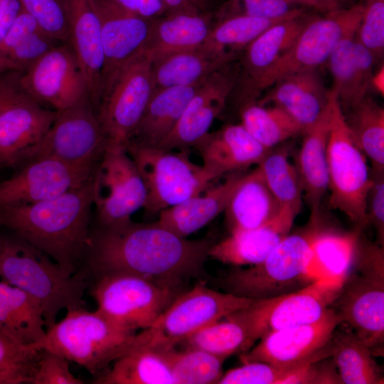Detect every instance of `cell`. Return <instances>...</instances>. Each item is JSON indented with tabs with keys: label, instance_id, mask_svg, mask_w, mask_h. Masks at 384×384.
Returning a JSON list of instances; mask_svg holds the SVG:
<instances>
[{
	"label": "cell",
	"instance_id": "1",
	"mask_svg": "<svg viewBox=\"0 0 384 384\" xmlns=\"http://www.w3.org/2000/svg\"><path fill=\"white\" fill-rule=\"evenodd\" d=\"M213 244L178 237L155 222L131 220L91 232L85 260L95 277L122 272L182 288L186 280L202 275Z\"/></svg>",
	"mask_w": 384,
	"mask_h": 384
},
{
	"label": "cell",
	"instance_id": "2",
	"mask_svg": "<svg viewBox=\"0 0 384 384\" xmlns=\"http://www.w3.org/2000/svg\"><path fill=\"white\" fill-rule=\"evenodd\" d=\"M93 176L55 198L1 208L0 227L46 254L65 274H76L85 260L91 233Z\"/></svg>",
	"mask_w": 384,
	"mask_h": 384
},
{
	"label": "cell",
	"instance_id": "3",
	"mask_svg": "<svg viewBox=\"0 0 384 384\" xmlns=\"http://www.w3.org/2000/svg\"><path fill=\"white\" fill-rule=\"evenodd\" d=\"M374 356L384 353V247L357 239L351 267L331 303Z\"/></svg>",
	"mask_w": 384,
	"mask_h": 384
},
{
	"label": "cell",
	"instance_id": "4",
	"mask_svg": "<svg viewBox=\"0 0 384 384\" xmlns=\"http://www.w3.org/2000/svg\"><path fill=\"white\" fill-rule=\"evenodd\" d=\"M87 274L82 271L68 275L49 256L21 238H4L0 277L38 304L46 330L56 323L60 311L82 306Z\"/></svg>",
	"mask_w": 384,
	"mask_h": 384
},
{
	"label": "cell",
	"instance_id": "5",
	"mask_svg": "<svg viewBox=\"0 0 384 384\" xmlns=\"http://www.w3.org/2000/svg\"><path fill=\"white\" fill-rule=\"evenodd\" d=\"M321 215L287 234L260 262L237 270L222 279L226 292L251 299H265L297 291L308 279L312 245L326 226Z\"/></svg>",
	"mask_w": 384,
	"mask_h": 384
},
{
	"label": "cell",
	"instance_id": "6",
	"mask_svg": "<svg viewBox=\"0 0 384 384\" xmlns=\"http://www.w3.org/2000/svg\"><path fill=\"white\" fill-rule=\"evenodd\" d=\"M82 307L68 310L64 318L31 346L55 353L98 376L111 362L133 348L135 334L98 310L89 311Z\"/></svg>",
	"mask_w": 384,
	"mask_h": 384
},
{
	"label": "cell",
	"instance_id": "7",
	"mask_svg": "<svg viewBox=\"0 0 384 384\" xmlns=\"http://www.w3.org/2000/svg\"><path fill=\"white\" fill-rule=\"evenodd\" d=\"M151 65L143 49L122 65L103 87L95 111L107 147L127 149L152 94Z\"/></svg>",
	"mask_w": 384,
	"mask_h": 384
},
{
	"label": "cell",
	"instance_id": "8",
	"mask_svg": "<svg viewBox=\"0 0 384 384\" xmlns=\"http://www.w3.org/2000/svg\"><path fill=\"white\" fill-rule=\"evenodd\" d=\"M126 150L145 184L146 198L143 208L148 213H159L202 193L215 179L203 165L191 161L188 149L174 151L129 145Z\"/></svg>",
	"mask_w": 384,
	"mask_h": 384
},
{
	"label": "cell",
	"instance_id": "9",
	"mask_svg": "<svg viewBox=\"0 0 384 384\" xmlns=\"http://www.w3.org/2000/svg\"><path fill=\"white\" fill-rule=\"evenodd\" d=\"M91 291L100 312L134 332L149 328L183 292L136 274L116 272L95 277Z\"/></svg>",
	"mask_w": 384,
	"mask_h": 384
},
{
	"label": "cell",
	"instance_id": "10",
	"mask_svg": "<svg viewBox=\"0 0 384 384\" xmlns=\"http://www.w3.org/2000/svg\"><path fill=\"white\" fill-rule=\"evenodd\" d=\"M329 206L346 215L356 228L368 225L366 202L372 185L366 156L353 142L336 98L327 146Z\"/></svg>",
	"mask_w": 384,
	"mask_h": 384
},
{
	"label": "cell",
	"instance_id": "11",
	"mask_svg": "<svg viewBox=\"0 0 384 384\" xmlns=\"http://www.w3.org/2000/svg\"><path fill=\"white\" fill-rule=\"evenodd\" d=\"M255 300L198 284L181 293L149 328L136 334L135 347L176 346L187 336Z\"/></svg>",
	"mask_w": 384,
	"mask_h": 384
},
{
	"label": "cell",
	"instance_id": "12",
	"mask_svg": "<svg viewBox=\"0 0 384 384\" xmlns=\"http://www.w3.org/2000/svg\"><path fill=\"white\" fill-rule=\"evenodd\" d=\"M362 13L359 3L324 16H311L291 48L259 81L255 98L279 79L296 72L317 69L327 62L341 40L356 34Z\"/></svg>",
	"mask_w": 384,
	"mask_h": 384
},
{
	"label": "cell",
	"instance_id": "13",
	"mask_svg": "<svg viewBox=\"0 0 384 384\" xmlns=\"http://www.w3.org/2000/svg\"><path fill=\"white\" fill-rule=\"evenodd\" d=\"M340 284L333 280L318 279L288 294L255 299L238 312L254 345L269 333L321 319L335 298Z\"/></svg>",
	"mask_w": 384,
	"mask_h": 384
},
{
	"label": "cell",
	"instance_id": "14",
	"mask_svg": "<svg viewBox=\"0 0 384 384\" xmlns=\"http://www.w3.org/2000/svg\"><path fill=\"white\" fill-rule=\"evenodd\" d=\"M146 189L135 163L126 149L107 147L93 176V206L98 226L131 220L143 208Z\"/></svg>",
	"mask_w": 384,
	"mask_h": 384
},
{
	"label": "cell",
	"instance_id": "15",
	"mask_svg": "<svg viewBox=\"0 0 384 384\" xmlns=\"http://www.w3.org/2000/svg\"><path fill=\"white\" fill-rule=\"evenodd\" d=\"M106 148L107 142L95 109L90 97H86L57 112L31 160L46 157L71 166L95 167Z\"/></svg>",
	"mask_w": 384,
	"mask_h": 384
},
{
	"label": "cell",
	"instance_id": "16",
	"mask_svg": "<svg viewBox=\"0 0 384 384\" xmlns=\"http://www.w3.org/2000/svg\"><path fill=\"white\" fill-rule=\"evenodd\" d=\"M21 85L31 98L55 112L90 97L85 75L69 43L54 48L23 71Z\"/></svg>",
	"mask_w": 384,
	"mask_h": 384
},
{
	"label": "cell",
	"instance_id": "17",
	"mask_svg": "<svg viewBox=\"0 0 384 384\" xmlns=\"http://www.w3.org/2000/svg\"><path fill=\"white\" fill-rule=\"evenodd\" d=\"M341 321L329 307L319 320L269 333L245 353L240 355L242 363L262 361L293 368L331 357L329 342Z\"/></svg>",
	"mask_w": 384,
	"mask_h": 384
},
{
	"label": "cell",
	"instance_id": "18",
	"mask_svg": "<svg viewBox=\"0 0 384 384\" xmlns=\"http://www.w3.org/2000/svg\"><path fill=\"white\" fill-rule=\"evenodd\" d=\"M239 64L235 61L212 73L197 90L171 132L157 146L166 150L196 146L208 134L237 85Z\"/></svg>",
	"mask_w": 384,
	"mask_h": 384
},
{
	"label": "cell",
	"instance_id": "19",
	"mask_svg": "<svg viewBox=\"0 0 384 384\" xmlns=\"http://www.w3.org/2000/svg\"><path fill=\"white\" fill-rule=\"evenodd\" d=\"M95 168L71 166L46 157L32 159L18 173L0 181V208L55 198L85 183Z\"/></svg>",
	"mask_w": 384,
	"mask_h": 384
},
{
	"label": "cell",
	"instance_id": "20",
	"mask_svg": "<svg viewBox=\"0 0 384 384\" xmlns=\"http://www.w3.org/2000/svg\"><path fill=\"white\" fill-rule=\"evenodd\" d=\"M93 1L100 21L103 53L100 95L103 87L119 68L144 49L153 19L128 11L111 0Z\"/></svg>",
	"mask_w": 384,
	"mask_h": 384
},
{
	"label": "cell",
	"instance_id": "21",
	"mask_svg": "<svg viewBox=\"0 0 384 384\" xmlns=\"http://www.w3.org/2000/svg\"><path fill=\"white\" fill-rule=\"evenodd\" d=\"M57 112L24 94L0 116V167L30 161Z\"/></svg>",
	"mask_w": 384,
	"mask_h": 384
},
{
	"label": "cell",
	"instance_id": "22",
	"mask_svg": "<svg viewBox=\"0 0 384 384\" xmlns=\"http://www.w3.org/2000/svg\"><path fill=\"white\" fill-rule=\"evenodd\" d=\"M310 16L304 13L271 26L243 50L234 90L239 105L256 100L254 91L257 83L291 48Z\"/></svg>",
	"mask_w": 384,
	"mask_h": 384
},
{
	"label": "cell",
	"instance_id": "23",
	"mask_svg": "<svg viewBox=\"0 0 384 384\" xmlns=\"http://www.w3.org/2000/svg\"><path fill=\"white\" fill-rule=\"evenodd\" d=\"M336 98L331 90L326 106L313 124L304 131L297 157L295 166L312 218L321 214V203L328 190L327 146Z\"/></svg>",
	"mask_w": 384,
	"mask_h": 384
},
{
	"label": "cell",
	"instance_id": "24",
	"mask_svg": "<svg viewBox=\"0 0 384 384\" xmlns=\"http://www.w3.org/2000/svg\"><path fill=\"white\" fill-rule=\"evenodd\" d=\"M70 41L85 75L94 107L100 91L103 65L100 21L93 0H64Z\"/></svg>",
	"mask_w": 384,
	"mask_h": 384
},
{
	"label": "cell",
	"instance_id": "25",
	"mask_svg": "<svg viewBox=\"0 0 384 384\" xmlns=\"http://www.w3.org/2000/svg\"><path fill=\"white\" fill-rule=\"evenodd\" d=\"M258 103H272L289 114L303 128L310 127L326 106L330 91L325 89L316 69L287 75L277 80ZM269 87V88H270Z\"/></svg>",
	"mask_w": 384,
	"mask_h": 384
},
{
	"label": "cell",
	"instance_id": "26",
	"mask_svg": "<svg viewBox=\"0 0 384 384\" xmlns=\"http://www.w3.org/2000/svg\"><path fill=\"white\" fill-rule=\"evenodd\" d=\"M203 167L215 178L258 164L270 149L256 141L241 124H228L208 134L196 146Z\"/></svg>",
	"mask_w": 384,
	"mask_h": 384
},
{
	"label": "cell",
	"instance_id": "27",
	"mask_svg": "<svg viewBox=\"0 0 384 384\" xmlns=\"http://www.w3.org/2000/svg\"><path fill=\"white\" fill-rule=\"evenodd\" d=\"M214 13L168 11L153 19L144 50L154 60L201 47L215 23Z\"/></svg>",
	"mask_w": 384,
	"mask_h": 384
},
{
	"label": "cell",
	"instance_id": "28",
	"mask_svg": "<svg viewBox=\"0 0 384 384\" xmlns=\"http://www.w3.org/2000/svg\"><path fill=\"white\" fill-rule=\"evenodd\" d=\"M376 58L355 39L341 40L327 63L333 78V90L341 107L351 109L360 102L371 87Z\"/></svg>",
	"mask_w": 384,
	"mask_h": 384
},
{
	"label": "cell",
	"instance_id": "29",
	"mask_svg": "<svg viewBox=\"0 0 384 384\" xmlns=\"http://www.w3.org/2000/svg\"><path fill=\"white\" fill-rule=\"evenodd\" d=\"M242 174L233 172L223 183L159 212L155 223L180 238L200 230L224 212Z\"/></svg>",
	"mask_w": 384,
	"mask_h": 384
},
{
	"label": "cell",
	"instance_id": "30",
	"mask_svg": "<svg viewBox=\"0 0 384 384\" xmlns=\"http://www.w3.org/2000/svg\"><path fill=\"white\" fill-rule=\"evenodd\" d=\"M230 233L271 223L279 214V206L258 166L242 174L225 210Z\"/></svg>",
	"mask_w": 384,
	"mask_h": 384
},
{
	"label": "cell",
	"instance_id": "31",
	"mask_svg": "<svg viewBox=\"0 0 384 384\" xmlns=\"http://www.w3.org/2000/svg\"><path fill=\"white\" fill-rule=\"evenodd\" d=\"M203 83L152 92L128 146H157L171 132Z\"/></svg>",
	"mask_w": 384,
	"mask_h": 384
},
{
	"label": "cell",
	"instance_id": "32",
	"mask_svg": "<svg viewBox=\"0 0 384 384\" xmlns=\"http://www.w3.org/2000/svg\"><path fill=\"white\" fill-rule=\"evenodd\" d=\"M292 226L277 217L266 225L231 233L225 239L212 245L208 257L234 265L257 264L289 233Z\"/></svg>",
	"mask_w": 384,
	"mask_h": 384
},
{
	"label": "cell",
	"instance_id": "33",
	"mask_svg": "<svg viewBox=\"0 0 384 384\" xmlns=\"http://www.w3.org/2000/svg\"><path fill=\"white\" fill-rule=\"evenodd\" d=\"M0 329L26 346L41 341L46 334L38 304L21 289L0 281Z\"/></svg>",
	"mask_w": 384,
	"mask_h": 384
},
{
	"label": "cell",
	"instance_id": "34",
	"mask_svg": "<svg viewBox=\"0 0 384 384\" xmlns=\"http://www.w3.org/2000/svg\"><path fill=\"white\" fill-rule=\"evenodd\" d=\"M228 64L201 47L165 55L151 60L152 92L200 84Z\"/></svg>",
	"mask_w": 384,
	"mask_h": 384
},
{
	"label": "cell",
	"instance_id": "35",
	"mask_svg": "<svg viewBox=\"0 0 384 384\" xmlns=\"http://www.w3.org/2000/svg\"><path fill=\"white\" fill-rule=\"evenodd\" d=\"M329 345L341 383H383L374 356L346 325L334 331Z\"/></svg>",
	"mask_w": 384,
	"mask_h": 384
},
{
	"label": "cell",
	"instance_id": "36",
	"mask_svg": "<svg viewBox=\"0 0 384 384\" xmlns=\"http://www.w3.org/2000/svg\"><path fill=\"white\" fill-rule=\"evenodd\" d=\"M289 151L287 146H275L257 166L279 204V217L293 224L301 209L303 190L297 168L289 160Z\"/></svg>",
	"mask_w": 384,
	"mask_h": 384
},
{
	"label": "cell",
	"instance_id": "37",
	"mask_svg": "<svg viewBox=\"0 0 384 384\" xmlns=\"http://www.w3.org/2000/svg\"><path fill=\"white\" fill-rule=\"evenodd\" d=\"M114 362L112 368L97 376L93 383H175L169 364L155 348H133Z\"/></svg>",
	"mask_w": 384,
	"mask_h": 384
},
{
	"label": "cell",
	"instance_id": "38",
	"mask_svg": "<svg viewBox=\"0 0 384 384\" xmlns=\"http://www.w3.org/2000/svg\"><path fill=\"white\" fill-rule=\"evenodd\" d=\"M294 16L265 19L235 16L217 20L201 47L224 63H230L235 61L247 46L265 30Z\"/></svg>",
	"mask_w": 384,
	"mask_h": 384
},
{
	"label": "cell",
	"instance_id": "39",
	"mask_svg": "<svg viewBox=\"0 0 384 384\" xmlns=\"http://www.w3.org/2000/svg\"><path fill=\"white\" fill-rule=\"evenodd\" d=\"M241 124L261 145L271 149L304 132V128L277 106L266 107L257 100L240 105Z\"/></svg>",
	"mask_w": 384,
	"mask_h": 384
},
{
	"label": "cell",
	"instance_id": "40",
	"mask_svg": "<svg viewBox=\"0 0 384 384\" xmlns=\"http://www.w3.org/2000/svg\"><path fill=\"white\" fill-rule=\"evenodd\" d=\"M238 311L192 334L178 344L200 349L225 360L233 354L245 353L253 343Z\"/></svg>",
	"mask_w": 384,
	"mask_h": 384
},
{
	"label": "cell",
	"instance_id": "41",
	"mask_svg": "<svg viewBox=\"0 0 384 384\" xmlns=\"http://www.w3.org/2000/svg\"><path fill=\"white\" fill-rule=\"evenodd\" d=\"M361 231L355 228L351 232H343L326 225L312 245L308 272L319 270L332 280L341 282L351 267Z\"/></svg>",
	"mask_w": 384,
	"mask_h": 384
},
{
	"label": "cell",
	"instance_id": "42",
	"mask_svg": "<svg viewBox=\"0 0 384 384\" xmlns=\"http://www.w3.org/2000/svg\"><path fill=\"white\" fill-rule=\"evenodd\" d=\"M349 111L344 116L353 142L370 159V169L384 171L383 107L366 96Z\"/></svg>",
	"mask_w": 384,
	"mask_h": 384
},
{
	"label": "cell",
	"instance_id": "43",
	"mask_svg": "<svg viewBox=\"0 0 384 384\" xmlns=\"http://www.w3.org/2000/svg\"><path fill=\"white\" fill-rule=\"evenodd\" d=\"M156 348L169 364L175 384L218 383L223 375L225 359L206 351L175 346H159Z\"/></svg>",
	"mask_w": 384,
	"mask_h": 384
},
{
	"label": "cell",
	"instance_id": "44",
	"mask_svg": "<svg viewBox=\"0 0 384 384\" xmlns=\"http://www.w3.org/2000/svg\"><path fill=\"white\" fill-rule=\"evenodd\" d=\"M305 13L289 0H224L215 11V21L235 16L279 19Z\"/></svg>",
	"mask_w": 384,
	"mask_h": 384
},
{
	"label": "cell",
	"instance_id": "45",
	"mask_svg": "<svg viewBox=\"0 0 384 384\" xmlns=\"http://www.w3.org/2000/svg\"><path fill=\"white\" fill-rule=\"evenodd\" d=\"M18 1L21 9L36 20L43 31L63 43H69V28L64 0Z\"/></svg>",
	"mask_w": 384,
	"mask_h": 384
},
{
	"label": "cell",
	"instance_id": "46",
	"mask_svg": "<svg viewBox=\"0 0 384 384\" xmlns=\"http://www.w3.org/2000/svg\"><path fill=\"white\" fill-rule=\"evenodd\" d=\"M296 367L287 368L262 361L244 363L223 374L218 384H288Z\"/></svg>",
	"mask_w": 384,
	"mask_h": 384
},
{
	"label": "cell",
	"instance_id": "47",
	"mask_svg": "<svg viewBox=\"0 0 384 384\" xmlns=\"http://www.w3.org/2000/svg\"><path fill=\"white\" fill-rule=\"evenodd\" d=\"M40 350L21 344L0 329V372L9 373L28 383Z\"/></svg>",
	"mask_w": 384,
	"mask_h": 384
},
{
	"label": "cell",
	"instance_id": "48",
	"mask_svg": "<svg viewBox=\"0 0 384 384\" xmlns=\"http://www.w3.org/2000/svg\"><path fill=\"white\" fill-rule=\"evenodd\" d=\"M363 13L355 39L377 59L384 50V0H362Z\"/></svg>",
	"mask_w": 384,
	"mask_h": 384
},
{
	"label": "cell",
	"instance_id": "49",
	"mask_svg": "<svg viewBox=\"0 0 384 384\" xmlns=\"http://www.w3.org/2000/svg\"><path fill=\"white\" fill-rule=\"evenodd\" d=\"M28 383L83 384L85 382L71 373L66 358L55 353L41 349Z\"/></svg>",
	"mask_w": 384,
	"mask_h": 384
},
{
	"label": "cell",
	"instance_id": "50",
	"mask_svg": "<svg viewBox=\"0 0 384 384\" xmlns=\"http://www.w3.org/2000/svg\"><path fill=\"white\" fill-rule=\"evenodd\" d=\"M62 43L63 42L39 30L1 55L16 63L22 71H25L48 52Z\"/></svg>",
	"mask_w": 384,
	"mask_h": 384
},
{
	"label": "cell",
	"instance_id": "51",
	"mask_svg": "<svg viewBox=\"0 0 384 384\" xmlns=\"http://www.w3.org/2000/svg\"><path fill=\"white\" fill-rule=\"evenodd\" d=\"M370 176L373 182L366 202L367 222L375 230L376 242L384 247V171L370 169Z\"/></svg>",
	"mask_w": 384,
	"mask_h": 384
},
{
	"label": "cell",
	"instance_id": "52",
	"mask_svg": "<svg viewBox=\"0 0 384 384\" xmlns=\"http://www.w3.org/2000/svg\"><path fill=\"white\" fill-rule=\"evenodd\" d=\"M39 30L41 29L36 20L21 9L7 34L0 43V55H3L26 38Z\"/></svg>",
	"mask_w": 384,
	"mask_h": 384
},
{
	"label": "cell",
	"instance_id": "53",
	"mask_svg": "<svg viewBox=\"0 0 384 384\" xmlns=\"http://www.w3.org/2000/svg\"><path fill=\"white\" fill-rule=\"evenodd\" d=\"M23 72L10 70L0 75V116L26 94L21 85Z\"/></svg>",
	"mask_w": 384,
	"mask_h": 384
},
{
	"label": "cell",
	"instance_id": "54",
	"mask_svg": "<svg viewBox=\"0 0 384 384\" xmlns=\"http://www.w3.org/2000/svg\"><path fill=\"white\" fill-rule=\"evenodd\" d=\"M117 5L147 19H155L168 12L161 0H111Z\"/></svg>",
	"mask_w": 384,
	"mask_h": 384
},
{
	"label": "cell",
	"instance_id": "55",
	"mask_svg": "<svg viewBox=\"0 0 384 384\" xmlns=\"http://www.w3.org/2000/svg\"><path fill=\"white\" fill-rule=\"evenodd\" d=\"M168 11L214 12L222 0H161Z\"/></svg>",
	"mask_w": 384,
	"mask_h": 384
},
{
	"label": "cell",
	"instance_id": "56",
	"mask_svg": "<svg viewBox=\"0 0 384 384\" xmlns=\"http://www.w3.org/2000/svg\"><path fill=\"white\" fill-rule=\"evenodd\" d=\"M21 11L18 0H4L0 5V43Z\"/></svg>",
	"mask_w": 384,
	"mask_h": 384
},
{
	"label": "cell",
	"instance_id": "57",
	"mask_svg": "<svg viewBox=\"0 0 384 384\" xmlns=\"http://www.w3.org/2000/svg\"><path fill=\"white\" fill-rule=\"evenodd\" d=\"M295 4L313 8L322 14H328L341 8L338 0H289Z\"/></svg>",
	"mask_w": 384,
	"mask_h": 384
},
{
	"label": "cell",
	"instance_id": "58",
	"mask_svg": "<svg viewBox=\"0 0 384 384\" xmlns=\"http://www.w3.org/2000/svg\"><path fill=\"white\" fill-rule=\"evenodd\" d=\"M371 87L380 95L384 94V66H382L373 73L371 79Z\"/></svg>",
	"mask_w": 384,
	"mask_h": 384
},
{
	"label": "cell",
	"instance_id": "59",
	"mask_svg": "<svg viewBox=\"0 0 384 384\" xmlns=\"http://www.w3.org/2000/svg\"><path fill=\"white\" fill-rule=\"evenodd\" d=\"M10 70H21V69L9 59L0 55V75Z\"/></svg>",
	"mask_w": 384,
	"mask_h": 384
},
{
	"label": "cell",
	"instance_id": "60",
	"mask_svg": "<svg viewBox=\"0 0 384 384\" xmlns=\"http://www.w3.org/2000/svg\"><path fill=\"white\" fill-rule=\"evenodd\" d=\"M23 380L12 374L0 372V384H21Z\"/></svg>",
	"mask_w": 384,
	"mask_h": 384
},
{
	"label": "cell",
	"instance_id": "61",
	"mask_svg": "<svg viewBox=\"0 0 384 384\" xmlns=\"http://www.w3.org/2000/svg\"><path fill=\"white\" fill-rule=\"evenodd\" d=\"M4 246V238L0 235V262Z\"/></svg>",
	"mask_w": 384,
	"mask_h": 384
},
{
	"label": "cell",
	"instance_id": "62",
	"mask_svg": "<svg viewBox=\"0 0 384 384\" xmlns=\"http://www.w3.org/2000/svg\"><path fill=\"white\" fill-rule=\"evenodd\" d=\"M4 0H0V5Z\"/></svg>",
	"mask_w": 384,
	"mask_h": 384
},
{
	"label": "cell",
	"instance_id": "63",
	"mask_svg": "<svg viewBox=\"0 0 384 384\" xmlns=\"http://www.w3.org/2000/svg\"><path fill=\"white\" fill-rule=\"evenodd\" d=\"M340 2L341 1V0H338Z\"/></svg>",
	"mask_w": 384,
	"mask_h": 384
}]
</instances>
